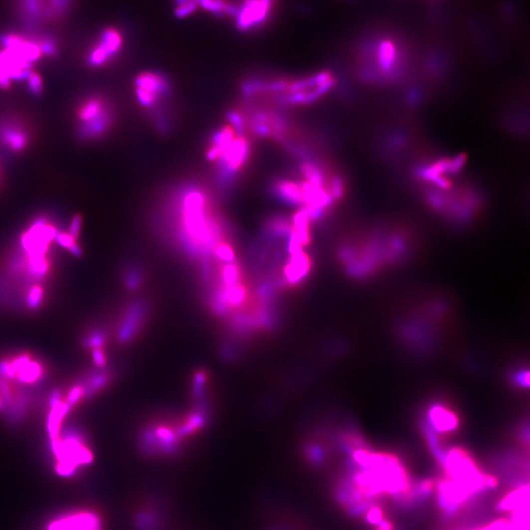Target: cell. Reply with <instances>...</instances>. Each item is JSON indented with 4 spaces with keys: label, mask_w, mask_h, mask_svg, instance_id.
<instances>
[{
    "label": "cell",
    "mask_w": 530,
    "mask_h": 530,
    "mask_svg": "<svg viewBox=\"0 0 530 530\" xmlns=\"http://www.w3.org/2000/svg\"><path fill=\"white\" fill-rule=\"evenodd\" d=\"M52 442V450L57 459L56 471L62 475H71L79 466L90 463L91 454L83 439L77 435L58 437Z\"/></svg>",
    "instance_id": "6da1fadb"
},
{
    "label": "cell",
    "mask_w": 530,
    "mask_h": 530,
    "mask_svg": "<svg viewBox=\"0 0 530 530\" xmlns=\"http://www.w3.org/2000/svg\"><path fill=\"white\" fill-rule=\"evenodd\" d=\"M78 119L81 133L86 138H95L103 134L110 125V114L106 104L98 97H90L80 105Z\"/></svg>",
    "instance_id": "7a4b0ae2"
},
{
    "label": "cell",
    "mask_w": 530,
    "mask_h": 530,
    "mask_svg": "<svg viewBox=\"0 0 530 530\" xmlns=\"http://www.w3.org/2000/svg\"><path fill=\"white\" fill-rule=\"evenodd\" d=\"M47 530H101V521L95 512L73 511L52 520Z\"/></svg>",
    "instance_id": "3957f363"
},
{
    "label": "cell",
    "mask_w": 530,
    "mask_h": 530,
    "mask_svg": "<svg viewBox=\"0 0 530 530\" xmlns=\"http://www.w3.org/2000/svg\"><path fill=\"white\" fill-rule=\"evenodd\" d=\"M122 45L123 37L119 30L114 28L105 29L100 35L99 41L90 49L88 63L94 67L104 65L117 54Z\"/></svg>",
    "instance_id": "277c9868"
},
{
    "label": "cell",
    "mask_w": 530,
    "mask_h": 530,
    "mask_svg": "<svg viewBox=\"0 0 530 530\" xmlns=\"http://www.w3.org/2000/svg\"><path fill=\"white\" fill-rule=\"evenodd\" d=\"M272 10L270 1H247L236 10V25L241 30H248L263 24Z\"/></svg>",
    "instance_id": "5b68a950"
},
{
    "label": "cell",
    "mask_w": 530,
    "mask_h": 530,
    "mask_svg": "<svg viewBox=\"0 0 530 530\" xmlns=\"http://www.w3.org/2000/svg\"><path fill=\"white\" fill-rule=\"evenodd\" d=\"M250 146L244 137H235L234 141L217 160L221 174L224 178H230L236 174L246 163L249 156Z\"/></svg>",
    "instance_id": "8992f818"
},
{
    "label": "cell",
    "mask_w": 530,
    "mask_h": 530,
    "mask_svg": "<svg viewBox=\"0 0 530 530\" xmlns=\"http://www.w3.org/2000/svg\"><path fill=\"white\" fill-rule=\"evenodd\" d=\"M459 426V418L451 409L441 404L432 405L427 411V428L434 433H451Z\"/></svg>",
    "instance_id": "52a82bcc"
},
{
    "label": "cell",
    "mask_w": 530,
    "mask_h": 530,
    "mask_svg": "<svg viewBox=\"0 0 530 530\" xmlns=\"http://www.w3.org/2000/svg\"><path fill=\"white\" fill-rule=\"evenodd\" d=\"M136 90L145 92L156 99H159L169 89V84L166 78L161 74L144 72L141 73L135 81Z\"/></svg>",
    "instance_id": "ba28073f"
},
{
    "label": "cell",
    "mask_w": 530,
    "mask_h": 530,
    "mask_svg": "<svg viewBox=\"0 0 530 530\" xmlns=\"http://www.w3.org/2000/svg\"><path fill=\"white\" fill-rule=\"evenodd\" d=\"M235 130L229 126H223L212 137L211 145L206 152V157L210 161H217L222 153L230 147L235 139Z\"/></svg>",
    "instance_id": "9c48e42d"
},
{
    "label": "cell",
    "mask_w": 530,
    "mask_h": 530,
    "mask_svg": "<svg viewBox=\"0 0 530 530\" xmlns=\"http://www.w3.org/2000/svg\"><path fill=\"white\" fill-rule=\"evenodd\" d=\"M274 190L280 199L290 205H304L301 182L297 183L293 180H281L276 183Z\"/></svg>",
    "instance_id": "30bf717a"
},
{
    "label": "cell",
    "mask_w": 530,
    "mask_h": 530,
    "mask_svg": "<svg viewBox=\"0 0 530 530\" xmlns=\"http://www.w3.org/2000/svg\"><path fill=\"white\" fill-rule=\"evenodd\" d=\"M530 502V487L529 485H522L510 493H508L499 503V509L514 512L523 507L529 506Z\"/></svg>",
    "instance_id": "8fae6325"
},
{
    "label": "cell",
    "mask_w": 530,
    "mask_h": 530,
    "mask_svg": "<svg viewBox=\"0 0 530 530\" xmlns=\"http://www.w3.org/2000/svg\"><path fill=\"white\" fill-rule=\"evenodd\" d=\"M397 49L395 45L389 41L384 40L378 47L377 59L380 69L383 72H388L396 63Z\"/></svg>",
    "instance_id": "7c38bea8"
},
{
    "label": "cell",
    "mask_w": 530,
    "mask_h": 530,
    "mask_svg": "<svg viewBox=\"0 0 530 530\" xmlns=\"http://www.w3.org/2000/svg\"><path fill=\"white\" fill-rule=\"evenodd\" d=\"M3 141L13 150H21L27 146L28 135L17 128H8L3 131Z\"/></svg>",
    "instance_id": "4fadbf2b"
},
{
    "label": "cell",
    "mask_w": 530,
    "mask_h": 530,
    "mask_svg": "<svg viewBox=\"0 0 530 530\" xmlns=\"http://www.w3.org/2000/svg\"><path fill=\"white\" fill-rule=\"evenodd\" d=\"M140 316H141V309L138 305H135L132 307V309L129 312L128 317L126 318L124 325L122 326L120 330V339L122 341L129 340L132 335L135 333L137 325L140 322Z\"/></svg>",
    "instance_id": "5bb4252c"
},
{
    "label": "cell",
    "mask_w": 530,
    "mask_h": 530,
    "mask_svg": "<svg viewBox=\"0 0 530 530\" xmlns=\"http://www.w3.org/2000/svg\"><path fill=\"white\" fill-rule=\"evenodd\" d=\"M42 367L39 363L29 360V363H27L18 373L17 377L19 381L25 384H31L36 382L41 376H42Z\"/></svg>",
    "instance_id": "9a60e30c"
},
{
    "label": "cell",
    "mask_w": 530,
    "mask_h": 530,
    "mask_svg": "<svg viewBox=\"0 0 530 530\" xmlns=\"http://www.w3.org/2000/svg\"><path fill=\"white\" fill-rule=\"evenodd\" d=\"M199 2L195 1H181L177 2L175 15L177 18H185L192 15L198 9Z\"/></svg>",
    "instance_id": "2e32d148"
},
{
    "label": "cell",
    "mask_w": 530,
    "mask_h": 530,
    "mask_svg": "<svg viewBox=\"0 0 530 530\" xmlns=\"http://www.w3.org/2000/svg\"><path fill=\"white\" fill-rule=\"evenodd\" d=\"M26 80H27V83H28L29 91L31 93L38 94V93H40L42 91V87H43L42 79L36 72L30 71L28 74V76L26 77Z\"/></svg>",
    "instance_id": "e0dca14e"
},
{
    "label": "cell",
    "mask_w": 530,
    "mask_h": 530,
    "mask_svg": "<svg viewBox=\"0 0 530 530\" xmlns=\"http://www.w3.org/2000/svg\"><path fill=\"white\" fill-rule=\"evenodd\" d=\"M384 519L383 510L379 506L369 507L365 511V520L372 526H377Z\"/></svg>",
    "instance_id": "ac0fdd59"
},
{
    "label": "cell",
    "mask_w": 530,
    "mask_h": 530,
    "mask_svg": "<svg viewBox=\"0 0 530 530\" xmlns=\"http://www.w3.org/2000/svg\"><path fill=\"white\" fill-rule=\"evenodd\" d=\"M42 289L40 287H33L32 289H30L29 291V295H28V304L30 307H36L40 301H41V298H42Z\"/></svg>",
    "instance_id": "d6986e66"
},
{
    "label": "cell",
    "mask_w": 530,
    "mask_h": 530,
    "mask_svg": "<svg viewBox=\"0 0 530 530\" xmlns=\"http://www.w3.org/2000/svg\"><path fill=\"white\" fill-rule=\"evenodd\" d=\"M104 343V336L100 333H94L91 334L88 338H87L86 345L92 347L94 350L98 349L100 346H102Z\"/></svg>",
    "instance_id": "ffe728a7"
},
{
    "label": "cell",
    "mask_w": 530,
    "mask_h": 530,
    "mask_svg": "<svg viewBox=\"0 0 530 530\" xmlns=\"http://www.w3.org/2000/svg\"><path fill=\"white\" fill-rule=\"evenodd\" d=\"M57 242L59 244L62 246V247H65V248H71L75 243V238H73L72 236L70 235L69 233H64V232H57V234L55 236Z\"/></svg>",
    "instance_id": "44dd1931"
},
{
    "label": "cell",
    "mask_w": 530,
    "mask_h": 530,
    "mask_svg": "<svg viewBox=\"0 0 530 530\" xmlns=\"http://www.w3.org/2000/svg\"><path fill=\"white\" fill-rule=\"evenodd\" d=\"M81 225H82V219L80 216H75L71 222V225H70V235L72 236L73 238H77L79 233H80V230H81Z\"/></svg>",
    "instance_id": "7402d4cb"
},
{
    "label": "cell",
    "mask_w": 530,
    "mask_h": 530,
    "mask_svg": "<svg viewBox=\"0 0 530 530\" xmlns=\"http://www.w3.org/2000/svg\"><path fill=\"white\" fill-rule=\"evenodd\" d=\"M516 383L523 387H529L530 385V373L529 371H522L516 375Z\"/></svg>",
    "instance_id": "603a6c76"
},
{
    "label": "cell",
    "mask_w": 530,
    "mask_h": 530,
    "mask_svg": "<svg viewBox=\"0 0 530 530\" xmlns=\"http://www.w3.org/2000/svg\"><path fill=\"white\" fill-rule=\"evenodd\" d=\"M92 357H93V360H94V362H95V364L97 366H103L105 364V355H104V353L101 350H99V349L93 350Z\"/></svg>",
    "instance_id": "cb8c5ba5"
},
{
    "label": "cell",
    "mask_w": 530,
    "mask_h": 530,
    "mask_svg": "<svg viewBox=\"0 0 530 530\" xmlns=\"http://www.w3.org/2000/svg\"><path fill=\"white\" fill-rule=\"evenodd\" d=\"M375 530H394V526L389 520L384 518L377 526H375Z\"/></svg>",
    "instance_id": "d4e9b609"
},
{
    "label": "cell",
    "mask_w": 530,
    "mask_h": 530,
    "mask_svg": "<svg viewBox=\"0 0 530 530\" xmlns=\"http://www.w3.org/2000/svg\"><path fill=\"white\" fill-rule=\"evenodd\" d=\"M4 407H5V404H4L3 399H2V397H1V395H0V410H3Z\"/></svg>",
    "instance_id": "484cf974"
}]
</instances>
